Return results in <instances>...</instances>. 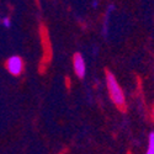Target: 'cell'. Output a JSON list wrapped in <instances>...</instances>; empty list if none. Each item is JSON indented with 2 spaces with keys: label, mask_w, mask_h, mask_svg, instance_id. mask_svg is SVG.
Listing matches in <instances>:
<instances>
[{
  "label": "cell",
  "mask_w": 154,
  "mask_h": 154,
  "mask_svg": "<svg viewBox=\"0 0 154 154\" xmlns=\"http://www.w3.org/2000/svg\"><path fill=\"white\" fill-rule=\"evenodd\" d=\"M106 84H107V89L111 96V100L120 107L125 106V94L122 91L121 86L119 85L115 75L111 72H106Z\"/></svg>",
  "instance_id": "cell-1"
},
{
  "label": "cell",
  "mask_w": 154,
  "mask_h": 154,
  "mask_svg": "<svg viewBox=\"0 0 154 154\" xmlns=\"http://www.w3.org/2000/svg\"><path fill=\"white\" fill-rule=\"evenodd\" d=\"M6 69L12 75H15V76L20 75L22 73V69H23V62H22L21 57H19V56L10 57L6 62Z\"/></svg>",
  "instance_id": "cell-2"
},
{
  "label": "cell",
  "mask_w": 154,
  "mask_h": 154,
  "mask_svg": "<svg viewBox=\"0 0 154 154\" xmlns=\"http://www.w3.org/2000/svg\"><path fill=\"white\" fill-rule=\"evenodd\" d=\"M73 66H74V72L79 78H84L85 72H86V64L83 58L82 53H75L74 59H73Z\"/></svg>",
  "instance_id": "cell-3"
},
{
  "label": "cell",
  "mask_w": 154,
  "mask_h": 154,
  "mask_svg": "<svg viewBox=\"0 0 154 154\" xmlns=\"http://www.w3.org/2000/svg\"><path fill=\"white\" fill-rule=\"evenodd\" d=\"M146 154H154V132H150L148 138V149Z\"/></svg>",
  "instance_id": "cell-4"
},
{
  "label": "cell",
  "mask_w": 154,
  "mask_h": 154,
  "mask_svg": "<svg viewBox=\"0 0 154 154\" xmlns=\"http://www.w3.org/2000/svg\"><path fill=\"white\" fill-rule=\"evenodd\" d=\"M3 25H4L5 27H10V26H11L10 19H9V17H4V19H3Z\"/></svg>",
  "instance_id": "cell-5"
},
{
  "label": "cell",
  "mask_w": 154,
  "mask_h": 154,
  "mask_svg": "<svg viewBox=\"0 0 154 154\" xmlns=\"http://www.w3.org/2000/svg\"><path fill=\"white\" fill-rule=\"evenodd\" d=\"M91 5H93L94 8H96V6L99 5V2H93V3H91Z\"/></svg>",
  "instance_id": "cell-6"
},
{
  "label": "cell",
  "mask_w": 154,
  "mask_h": 154,
  "mask_svg": "<svg viewBox=\"0 0 154 154\" xmlns=\"http://www.w3.org/2000/svg\"><path fill=\"white\" fill-rule=\"evenodd\" d=\"M153 119H154V110H153Z\"/></svg>",
  "instance_id": "cell-7"
}]
</instances>
